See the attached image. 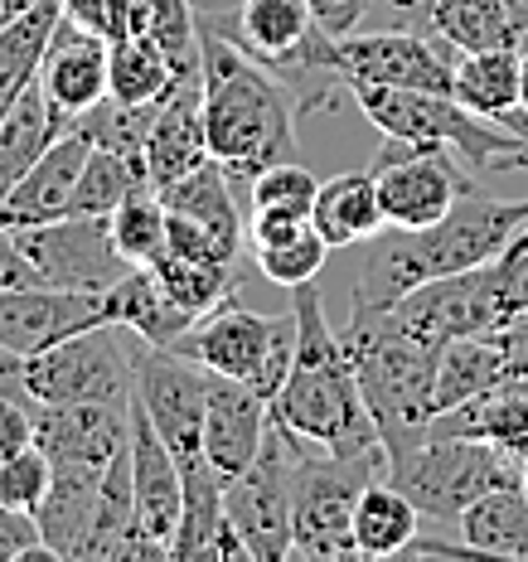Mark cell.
<instances>
[{
    "instance_id": "cell-5",
    "label": "cell",
    "mask_w": 528,
    "mask_h": 562,
    "mask_svg": "<svg viewBox=\"0 0 528 562\" xmlns=\"http://www.w3.org/2000/svg\"><path fill=\"white\" fill-rule=\"evenodd\" d=\"M389 475V451L335 456L311 441L296 447L291 471V558L345 562L355 553V505L369 480Z\"/></svg>"
},
{
    "instance_id": "cell-15",
    "label": "cell",
    "mask_w": 528,
    "mask_h": 562,
    "mask_svg": "<svg viewBox=\"0 0 528 562\" xmlns=\"http://www.w3.org/2000/svg\"><path fill=\"white\" fill-rule=\"evenodd\" d=\"M34 441L54 465H108L132 447V403H34Z\"/></svg>"
},
{
    "instance_id": "cell-37",
    "label": "cell",
    "mask_w": 528,
    "mask_h": 562,
    "mask_svg": "<svg viewBox=\"0 0 528 562\" xmlns=\"http://www.w3.org/2000/svg\"><path fill=\"white\" fill-rule=\"evenodd\" d=\"M136 190H156L150 184V170L141 160H126L116 150L92 146L88 166L74 184V199H68V214H112L122 199H132Z\"/></svg>"
},
{
    "instance_id": "cell-41",
    "label": "cell",
    "mask_w": 528,
    "mask_h": 562,
    "mask_svg": "<svg viewBox=\"0 0 528 562\" xmlns=\"http://www.w3.org/2000/svg\"><path fill=\"white\" fill-rule=\"evenodd\" d=\"M150 272L166 281V291L190 315H204V311L223 306L228 296H238V267H209V262H190V257L166 252Z\"/></svg>"
},
{
    "instance_id": "cell-18",
    "label": "cell",
    "mask_w": 528,
    "mask_h": 562,
    "mask_svg": "<svg viewBox=\"0 0 528 562\" xmlns=\"http://www.w3.org/2000/svg\"><path fill=\"white\" fill-rule=\"evenodd\" d=\"M272 427V403L243 379L209 373V407H204V461L223 480L243 475L257 461Z\"/></svg>"
},
{
    "instance_id": "cell-3",
    "label": "cell",
    "mask_w": 528,
    "mask_h": 562,
    "mask_svg": "<svg viewBox=\"0 0 528 562\" xmlns=\"http://www.w3.org/2000/svg\"><path fill=\"white\" fill-rule=\"evenodd\" d=\"M199 49H204L209 160H218L233 184H248L267 166L296 160V102H291L296 92L209 25H199Z\"/></svg>"
},
{
    "instance_id": "cell-7",
    "label": "cell",
    "mask_w": 528,
    "mask_h": 562,
    "mask_svg": "<svg viewBox=\"0 0 528 562\" xmlns=\"http://www.w3.org/2000/svg\"><path fill=\"white\" fill-rule=\"evenodd\" d=\"M345 92L359 102V112L369 116L383 136L456 150L475 175H504V160L519 150V132L465 112L461 102L446 98V92L383 88V83H345Z\"/></svg>"
},
{
    "instance_id": "cell-51",
    "label": "cell",
    "mask_w": 528,
    "mask_h": 562,
    "mask_svg": "<svg viewBox=\"0 0 528 562\" xmlns=\"http://www.w3.org/2000/svg\"><path fill=\"white\" fill-rule=\"evenodd\" d=\"M0 397H30L25 389V359L0 349Z\"/></svg>"
},
{
    "instance_id": "cell-26",
    "label": "cell",
    "mask_w": 528,
    "mask_h": 562,
    "mask_svg": "<svg viewBox=\"0 0 528 562\" xmlns=\"http://www.w3.org/2000/svg\"><path fill=\"white\" fill-rule=\"evenodd\" d=\"M102 475L92 465H54V485L44 495V505L34 509L40 538L58 553V562H78L83 543L98 519V495H102Z\"/></svg>"
},
{
    "instance_id": "cell-35",
    "label": "cell",
    "mask_w": 528,
    "mask_h": 562,
    "mask_svg": "<svg viewBox=\"0 0 528 562\" xmlns=\"http://www.w3.org/2000/svg\"><path fill=\"white\" fill-rule=\"evenodd\" d=\"M427 30L451 44L456 54L514 49V44H524L504 0H431Z\"/></svg>"
},
{
    "instance_id": "cell-40",
    "label": "cell",
    "mask_w": 528,
    "mask_h": 562,
    "mask_svg": "<svg viewBox=\"0 0 528 562\" xmlns=\"http://www.w3.org/2000/svg\"><path fill=\"white\" fill-rule=\"evenodd\" d=\"M160 102H122V98H102L92 112L78 116V126L92 136V146L102 150H116L126 160H141L146 166V136H150V122H156Z\"/></svg>"
},
{
    "instance_id": "cell-44",
    "label": "cell",
    "mask_w": 528,
    "mask_h": 562,
    "mask_svg": "<svg viewBox=\"0 0 528 562\" xmlns=\"http://www.w3.org/2000/svg\"><path fill=\"white\" fill-rule=\"evenodd\" d=\"M64 20L116 44L126 34H136V0H64Z\"/></svg>"
},
{
    "instance_id": "cell-1",
    "label": "cell",
    "mask_w": 528,
    "mask_h": 562,
    "mask_svg": "<svg viewBox=\"0 0 528 562\" xmlns=\"http://www.w3.org/2000/svg\"><path fill=\"white\" fill-rule=\"evenodd\" d=\"M528 228V199H495L475 184L427 228H383L369 238L355 301L363 306H393L422 281L456 277L485 267Z\"/></svg>"
},
{
    "instance_id": "cell-48",
    "label": "cell",
    "mask_w": 528,
    "mask_h": 562,
    "mask_svg": "<svg viewBox=\"0 0 528 562\" xmlns=\"http://www.w3.org/2000/svg\"><path fill=\"white\" fill-rule=\"evenodd\" d=\"M315 25H321L330 40H345V34L363 30V20H369V0H306Z\"/></svg>"
},
{
    "instance_id": "cell-59",
    "label": "cell",
    "mask_w": 528,
    "mask_h": 562,
    "mask_svg": "<svg viewBox=\"0 0 528 562\" xmlns=\"http://www.w3.org/2000/svg\"><path fill=\"white\" fill-rule=\"evenodd\" d=\"M0 116H5V112H0Z\"/></svg>"
},
{
    "instance_id": "cell-25",
    "label": "cell",
    "mask_w": 528,
    "mask_h": 562,
    "mask_svg": "<svg viewBox=\"0 0 528 562\" xmlns=\"http://www.w3.org/2000/svg\"><path fill=\"white\" fill-rule=\"evenodd\" d=\"M102 321L116 325V330H126V335H136V339H146V345L170 349L199 315L184 311L150 267H132L116 286L102 291Z\"/></svg>"
},
{
    "instance_id": "cell-32",
    "label": "cell",
    "mask_w": 528,
    "mask_h": 562,
    "mask_svg": "<svg viewBox=\"0 0 528 562\" xmlns=\"http://www.w3.org/2000/svg\"><path fill=\"white\" fill-rule=\"evenodd\" d=\"M509 379V359H504L499 335H461L451 345H441L437 364V417L451 407L471 403V397L490 393L495 383Z\"/></svg>"
},
{
    "instance_id": "cell-6",
    "label": "cell",
    "mask_w": 528,
    "mask_h": 562,
    "mask_svg": "<svg viewBox=\"0 0 528 562\" xmlns=\"http://www.w3.org/2000/svg\"><path fill=\"white\" fill-rule=\"evenodd\" d=\"M524 461L504 456L490 441L475 437H431L417 431L403 447L389 451V480L403 490L427 519L456 524L475 499H485L499 485H524Z\"/></svg>"
},
{
    "instance_id": "cell-58",
    "label": "cell",
    "mask_w": 528,
    "mask_h": 562,
    "mask_svg": "<svg viewBox=\"0 0 528 562\" xmlns=\"http://www.w3.org/2000/svg\"><path fill=\"white\" fill-rule=\"evenodd\" d=\"M519 238H524V243H528V228H524V233H519Z\"/></svg>"
},
{
    "instance_id": "cell-57",
    "label": "cell",
    "mask_w": 528,
    "mask_h": 562,
    "mask_svg": "<svg viewBox=\"0 0 528 562\" xmlns=\"http://www.w3.org/2000/svg\"><path fill=\"white\" fill-rule=\"evenodd\" d=\"M519 480H524V495H528V456H524V471H519Z\"/></svg>"
},
{
    "instance_id": "cell-23",
    "label": "cell",
    "mask_w": 528,
    "mask_h": 562,
    "mask_svg": "<svg viewBox=\"0 0 528 562\" xmlns=\"http://www.w3.org/2000/svg\"><path fill=\"white\" fill-rule=\"evenodd\" d=\"M108 54H112L108 40L58 20L49 54H44V68H40L44 98H49L64 116L78 122V116L92 112L102 98H108Z\"/></svg>"
},
{
    "instance_id": "cell-16",
    "label": "cell",
    "mask_w": 528,
    "mask_h": 562,
    "mask_svg": "<svg viewBox=\"0 0 528 562\" xmlns=\"http://www.w3.org/2000/svg\"><path fill=\"white\" fill-rule=\"evenodd\" d=\"M277 321L281 315H257L248 306H238V296H228L223 306L199 315L170 349L184 359H194V364H204L209 373H228V379L252 383L257 369H262V359H267V349H272Z\"/></svg>"
},
{
    "instance_id": "cell-9",
    "label": "cell",
    "mask_w": 528,
    "mask_h": 562,
    "mask_svg": "<svg viewBox=\"0 0 528 562\" xmlns=\"http://www.w3.org/2000/svg\"><path fill=\"white\" fill-rule=\"evenodd\" d=\"M369 170L379 180V204L389 228H427L465 190H475V170L456 150L417 146V140L397 136H383V150Z\"/></svg>"
},
{
    "instance_id": "cell-33",
    "label": "cell",
    "mask_w": 528,
    "mask_h": 562,
    "mask_svg": "<svg viewBox=\"0 0 528 562\" xmlns=\"http://www.w3.org/2000/svg\"><path fill=\"white\" fill-rule=\"evenodd\" d=\"M156 194L166 199V209H175V214H190L204 228H214L223 243L248 248V224H243L238 204H233V180L218 160H204L199 170L180 175V180L166 184V190H156Z\"/></svg>"
},
{
    "instance_id": "cell-31",
    "label": "cell",
    "mask_w": 528,
    "mask_h": 562,
    "mask_svg": "<svg viewBox=\"0 0 528 562\" xmlns=\"http://www.w3.org/2000/svg\"><path fill=\"white\" fill-rule=\"evenodd\" d=\"M58 20H64V0H40L34 10L0 25V112L30 83H40V68H44V54H49Z\"/></svg>"
},
{
    "instance_id": "cell-36",
    "label": "cell",
    "mask_w": 528,
    "mask_h": 562,
    "mask_svg": "<svg viewBox=\"0 0 528 562\" xmlns=\"http://www.w3.org/2000/svg\"><path fill=\"white\" fill-rule=\"evenodd\" d=\"M175 83V68L166 49L150 34H126L108 54V92L122 102H160Z\"/></svg>"
},
{
    "instance_id": "cell-10",
    "label": "cell",
    "mask_w": 528,
    "mask_h": 562,
    "mask_svg": "<svg viewBox=\"0 0 528 562\" xmlns=\"http://www.w3.org/2000/svg\"><path fill=\"white\" fill-rule=\"evenodd\" d=\"M296 447L301 437H291L281 422H272L257 461L243 475L223 480V505H228V519L243 533L252 562L291 558V471H296Z\"/></svg>"
},
{
    "instance_id": "cell-12",
    "label": "cell",
    "mask_w": 528,
    "mask_h": 562,
    "mask_svg": "<svg viewBox=\"0 0 528 562\" xmlns=\"http://www.w3.org/2000/svg\"><path fill=\"white\" fill-rule=\"evenodd\" d=\"M456 49L437 34L417 30H355L345 40H330L325 64L345 83H383V88H417L451 98Z\"/></svg>"
},
{
    "instance_id": "cell-49",
    "label": "cell",
    "mask_w": 528,
    "mask_h": 562,
    "mask_svg": "<svg viewBox=\"0 0 528 562\" xmlns=\"http://www.w3.org/2000/svg\"><path fill=\"white\" fill-rule=\"evenodd\" d=\"M10 286H44V281H40V272H34L30 257L20 252L15 233L0 224V291H10Z\"/></svg>"
},
{
    "instance_id": "cell-11",
    "label": "cell",
    "mask_w": 528,
    "mask_h": 562,
    "mask_svg": "<svg viewBox=\"0 0 528 562\" xmlns=\"http://www.w3.org/2000/svg\"><path fill=\"white\" fill-rule=\"evenodd\" d=\"M10 233H15L20 252L34 262L44 286L102 296V291L132 272V262L112 243L108 214H64V218H49V224H25Z\"/></svg>"
},
{
    "instance_id": "cell-50",
    "label": "cell",
    "mask_w": 528,
    "mask_h": 562,
    "mask_svg": "<svg viewBox=\"0 0 528 562\" xmlns=\"http://www.w3.org/2000/svg\"><path fill=\"white\" fill-rule=\"evenodd\" d=\"M499 345H504V359H509V373H528V311L514 315L509 325H499Z\"/></svg>"
},
{
    "instance_id": "cell-14",
    "label": "cell",
    "mask_w": 528,
    "mask_h": 562,
    "mask_svg": "<svg viewBox=\"0 0 528 562\" xmlns=\"http://www.w3.org/2000/svg\"><path fill=\"white\" fill-rule=\"evenodd\" d=\"M389 315L403 330L427 339V345H451V339H461V335H495L504 325L490 262L471 267V272H456V277L422 281V286H413L407 296L393 301Z\"/></svg>"
},
{
    "instance_id": "cell-22",
    "label": "cell",
    "mask_w": 528,
    "mask_h": 562,
    "mask_svg": "<svg viewBox=\"0 0 528 562\" xmlns=\"http://www.w3.org/2000/svg\"><path fill=\"white\" fill-rule=\"evenodd\" d=\"M88 150H92V136L74 122L40 160H34L25 180L0 199V224H5V228H25V224H49V218H64L78 175H83V166H88Z\"/></svg>"
},
{
    "instance_id": "cell-46",
    "label": "cell",
    "mask_w": 528,
    "mask_h": 562,
    "mask_svg": "<svg viewBox=\"0 0 528 562\" xmlns=\"http://www.w3.org/2000/svg\"><path fill=\"white\" fill-rule=\"evenodd\" d=\"M0 562H58V553L40 538L34 514L0 505Z\"/></svg>"
},
{
    "instance_id": "cell-34",
    "label": "cell",
    "mask_w": 528,
    "mask_h": 562,
    "mask_svg": "<svg viewBox=\"0 0 528 562\" xmlns=\"http://www.w3.org/2000/svg\"><path fill=\"white\" fill-rule=\"evenodd\" d=\"M461 538L480 558L528 562V495L524 485H499L461 514Z\"/></svg>"
},
{
    "instance_id": "cell-55",
    "label": "cell",
    "mask_w": 528,
    "mask_h": 562,
    "mask_svg": "<svg viewBox=\"0 0 528 562\" xmlns=\"http://www.w3.org/2000/svg\"><path fill=\"white\" fill-rule=\"evenodd\" d=\"M34 5H40V0H0V25L15 20V15H25V10H34Z\"/></svg>"
},
{
    "instance_id": "cell-47",
    "label": "cell",
    "mask_w": 528,
    "mask_h": 562,
    "mask_svg": "<svg viewBox=\"0 0 528 562\" xmlns=\"http://www.w3.org/2000/svg\"><path fill=\"white\" fill-rule=\"evenodd\" d=\"M34 441V397H0V461Z\"/></svg>"
},
{
    "instance_id": "cell-2",
    "label": "cell",
    "mask_w": 528,
    "mask_h": 562,
    "mask_svg": "<svg viewBox=\"0 0 528 562\" xmlns=\"http://www.w3.org/2000/svg\"><path fill=\"white\" fill-rule=\"evenodd\" d=\"M291 315H296V359H291L281 393L272 397V422L335 456L383 451L379 422L363 403L349 345L345 335L330 330V311H325L315 281L291 291Z\"/></svg>"
},
{
    "instance_id": "cell-8",
    "label": "cell",
    "mask_w": 528,
    "mask_h": 562,
    "mask_svg": "<svg viewBox=\"0 0 528 562\" xmlns=\"http://www.w3.org/2000/svg\"><path fill=\"white\" fill-rule=\"evenodd\" d=\"M25 389L34 403H132V335L116 325H88L58 339L25 359Z\"/></svg>"
},
{
    "instance_id": "cell-29",
    "label": "cell",
    "mask_w": 528,
    "mask_h": 562,
    "mask_svg": "<svg viewBox=\"0 0 528 562\" xmlns=\"http://www.w3.org/2000/svg\"><path fill=\"white\" fill-rule=\"evenodd\" d=\"M451 98L485 122H509L519 112V44L514 49L461 54L451 74Z\"/></svg>"
},
{
    "instance_id": "cell-13",
    "label": "cell",
    "mask_w": 528,
    "mask_h": 562,
    "mask_svg": "<svg viewBox=\"0 0 528 562\" xmlns=\"http://www.w3.org/2000/svg\"><path fill=\"white\" fill-rule=\"evenodd\" d=\"M132 364H136V403L156 422L160 441L175 451V461L204 456V407H209V369L175 349L146 345L132 335Z\"/></svg>"
},
{
    "instance_id": "cell-38",
    "label": "cell",
    "mask_w": 528,
    "mask_h": 562,
    "mask_svg": "<svg viewBox=\"0 0 528 562\" xmlns=\"http://www.w3.org/2000/svg\"><path fill=\"white\" fill-rule=\"evenodd\" d=\"M112 243L132 267H156L170 252V224H166V199L156 190H136L132 199L112 209Z\"/></svg>"
},
{
    "instance_id": "cell-19",
    "label": "cell",
    "mask_w": 528,
    "mask_h": 562,
    "mask_svg": "<svg viewBox=\"0 0 528 562\" xmlns=\"http://www.w3.org/2000/svg\"><path fill=\"white\" fill-rule=\"evenodd\" d=\"M180 475H184V505H180V529L170 538V562H252L243 533L228 519V505H223V475L204 456L184 461Z\"/></svg>"
},
{
    "instance_id": "cell-30",
    "label": "cell",
    "mask_w": 528,
    "mask_h": 562,
    "mask_svg": "<svg viewBox=\"0 0 528 562\" xmlns=\"http://www.w3.org/2000/svg\"><path fill=\"white\" fill-rule=\"evenodd\" d=\"M417 519L422 509L389 475L369 480L355 505V553L359 558H403L417 543Z\"/></svg>"
},
{
    "instance_id": "cell-53",
    "label": "cell",
    "mask_w": 528,
    "mask_h": 562,
    "mask_svg": "<svg viewBox=\"0 0 528 562\" xmlns=\"http://www.w3.org/2000/svg\"><path fill=\"white\" fill-rule=\"evenodd\" d=\"M389 5L403 20H422V25H427V15H431V0H389Z\"/></svg>"
},
{
    "instance_id": "cell-28",
    "label": "cell",
    "mask_w": 528,
    "mask_h": 562,
    "mask_svg": "<svg viewBox=\"0 0 528 562\" xmlns=\"http://www.w3.org/2000/svg\"><path fill=\"white\" fill-rule=\"evenodd\" d=\"M74 126V116H64L44 98L40 83H30L15 102L0 116V199L15 190L20 180L30 175V166L54 146L58 136Z\"/></svg>"
},
{
    "instance_id": "cell-54",
    "label": "cell",
    "mask_w": 528,
    "mask_h": 562,
    "mask_svg": "<svg viewBox=\"0 0 528 562\" xmlns=\"http://www.w3.org/2000/svg\"><path fill=\"white\" fill-rule=\"evenodd\" d=\"M509 5V20H514V30H519V40H528V0H504Z\"/></svg>"
},
{
    "instance_id": "cell-20",
    "label": "cell",
    "mask_w": 528,
    "mask_h": 562,
    "mask_svg": "<svg viewBox=\"0 0 528 562\" xmlns=\"http://www.w3.org/2000/svg\"><path fill=\"white\" fill-rule=\"evenodd\" d=\"M132 505L136 524L146 529L156 543H166L180 529V505H184V475L175 451L160 441L156 422L146 417V407L132 397Z\"/></svg>"
},
{
    "instance_id": "cell-42",
    "label": "cell",
    "mask_w": 528,
    "mask_h": 562,
    "mask_svg": "<svg viewBox=\"0 0 528 562\" xmlns=\"http://www.w3.org/2000/svg\"><path fill=\"white\" fill-rule=\"evenodd\" d=\"M49 485H54V461L40 441H30L25 451L0 461V505L34 514L44 505V495H49Z\"/></svg>"
},
{
    "instance_id": "cell-45",
    "label": "cell",
    "mask_w": 528,
    "mask_h": 562,
    "mask_svg": "<svg viewBox=\"0 0 528 562\" xmlns=\"http://www.w3.org/2000/svg\"><path fill=\"white\" fill-rule=\"evenodd\" d=\"M490 277H495V296H499V311H504V325L514 315L528 311V243L514 238L495 262H490Z\"/></svg>"
},
{
    "instance_id": "cell-17",
    "label": "cell",
    "mask_w": 528,
    "mask_h": 562,
    "mask_svg": "<svg viewBox=\"0 0 528 562\" xmlns=\"http://www.w3.org/2000/svg\"><path fill=\"white\" fill-rule=\"evenodd\" d=\"M102 321V296L88 291H58V286H10L0 291V349L30 359L58 339L88 330Z\"/></svg>"
},
{
    "instance_id": "cell-39",
    "label": "cell",
    "mask_w": 528,
    "mask_h": 562,
    "mask_svg": "<svg viewBox=\"0 0 528 562\" xmlns=\"http://www.w3.org/2000/svg\"><path fill=\"white\" fill-rule=\"evenodd\" d=\"M248 252H252L257 272L281 291L306 286V281H315L321 267L330 262V243L315 233V224L296 228V233H281V238H267V243H248Z\"/></svg>"
},
{
    "instance_id": "cell-43",
    "label": "cell",
    "mask_w": 528,
    "mask_h": 562,
    "mask_svg": "<svg viewBox=\"0 0 528 562\" xmlns=\"http://www.w3.org/2000/svg\"><path fill=\"white\" fill-rule=\"evenodd\" d=\"M315 190H321V180H315L306 166H296V160L267 166L262 175H252L248 180L252 209H287V214H306V218H311Z\"/></svg>"
},
{
    "instance_id": "cell-52",
    "label": "cell",
    "mask_w": 528,
    "mask_h": 562,
    "mask_svg": "<svg viewBox=\"0 0 528 562\" xmlns=\"http://www.w3.org/2000/svg\"><path fill=\"white\" fill-rule=\"evenodd\" d=\"M504 126H509V132H519V150H514V156L504 160V175H509V170H524V166H528V116H524V112H514Z\"/></svg>"
},
{
    "instance_id": "cell-56",
    "label": "cell",
    "mask_w": 528,
    "mask_h": 562,
    "mask_svg": "<svg viewBox=\"0 0 528 562\" xmlns=\"http://www.w3.org/2000/svg\"><path fill=\"white\" fill-rule=\"evenodd\" d=\"M519 112L528 116V49H519Z\"/></svg>"
},
{
    "instance_id": "cell-24",
    "label": "cell",
    "mask_w": 528,
    "mask_h": 562,
    "mask_svg": "<svg viewBox=\"0 0 528 562\" xmlns=\"http://www.w3.org/2000/svg\"><path fill=\"white\" fill-rule=\"evenodd\" d=\"M422 431H431V437H475V441L499 447L504 456H514V461H524L528 456V373H509L490 393L431 417Z\"/></svg>"
},
{
    "instance_id": "cell-4",
    "label": "cell",
    "mask_w": 528,
    "mask_h": 562,
    "mask_svg": "<svg viewBox=\"0 0 528 562\" xmlns=\"http://www.w3.org/2000/svg\"><path fill=\"white\" fill-rule=\"evenodd\" d=\"M349 359H355L363 403L379 422L383 451L403 447L437 417V364L441 345H427L389 315V306L349 301Z\"/></svg>"
},
{
    "instance_id": "cell-27",
    "label": "cell",
    "mask_w": 528,
    "mask_h": 562,
    "mask_svg": "<svg viewBox=\"0 0 528 562\" xmlns=\"http://www.w3.org/2000/svg\"><path fill=\"white\" fill-rule=\"evenodd\" d=\"M311 224H315V233H321L325 243H330V252L379 238V233L389 228V218H383L373 170H349V175L325 180L321 190H315Z\"/></svg>"
},
{
    "instance_id": "cell-21",
    "label": "cell",
    "mask_w": 528,
    "mask_h": 562,
    "mask_svg": "<svg viewBox=\"0 0 528 562\" xmlns=\"http://www.w3.org/2000/svg\"><path fill=\"white\" fill-rule=\"evenodd\" d=\"M209 160V126H204V74L175 78L160 98V112L146 136V170L150 184L166 190L180 175L199 170Z\"/></svg>"
}]
</instances>
